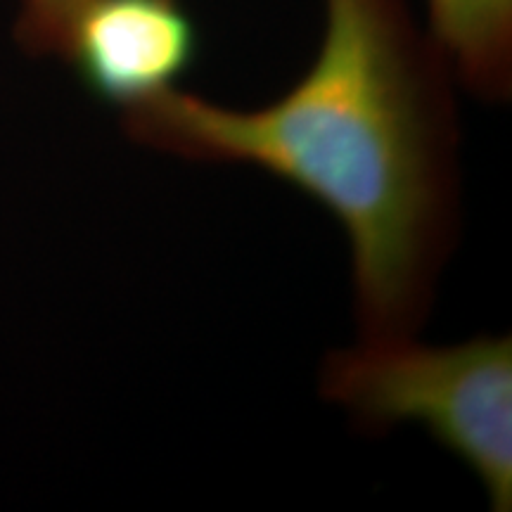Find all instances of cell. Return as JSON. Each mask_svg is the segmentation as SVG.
Wrapping results in <instances>:
<instances>
[{
	"label": "cell",
	"mask_w": 512,
	"mask_h": 512,
	"mask_svg": "<svg viewBox=\"0 0 512 512\" xmlns=\"http://www.w3.org/2000/svg\"><path fill=\"white\" fill-rule=\"evenodd\" d=\"M138 143L195 162L252 164L347 230L366 337H413L456 219L448 67L406 0H325L316 62L254 112L176 88L124 112Z\"/></svg>",
	"instance_id": "6da1fadb"
},
{
	"label": "cell",
	"mask_w": 512,
	"mask_h": 512,
	"mask_svg": "<svg viewBox=\"0 0 512 512\" xmlns=\"http://www.w3.org/2000/svg\"><path fill=\"white\" fill-rule=\"evenodd\" d=\"M323 394L370 432L420 422L484 482L491 508H512V337L425 347L366 337L330 354Z\"/></svg>",
	"instance_id": "7a4b0ae2"
},
{
	"label": "cell",
	"mask_w": 512,
	"mask_h": 512,
	"mask_svg": "<svg viewBox=\"0 0 512 512\" xmlns=\"http://www.w3.org/2000/svg\"><path fill=\"white\" fill-rule=\"evenodd\" d=\"M197 48L195 22L176 0H88L62 57L95 98L126 112L171 91Z\"/></svg>",
	"instance_id": "3957f363"
},
{
	"label": "cell",
	"mask_w": 512,
	"mask_h": 512,
	"mask_svg": "<svg viewBox=\"0 0 512 512\" xmlns=\"http://www.w3.org/2000/svg\"><path fill=\"white\" fill-rule=\"evenodd\" d=\"M432 43L472 93L503 100L512 79V0H427Z\"/></svg>",
	"instance_id": "277c9868"
},
{
	"label": "cell",
	"mask_w": 512,
	"mask_h": 512,
	"mask_svg": "<svg viewBox=\"0 0 512 512\" xmlns=\"http://www.w3.org/2000/svg\"><path fill=\"white\" fill-rule=\"evenodd\" d=\"M88 0H22L17 38L29 53H64L74 19Z\"/></svg>",
	"instance_id": "5b68a950"
}]
</instances>
